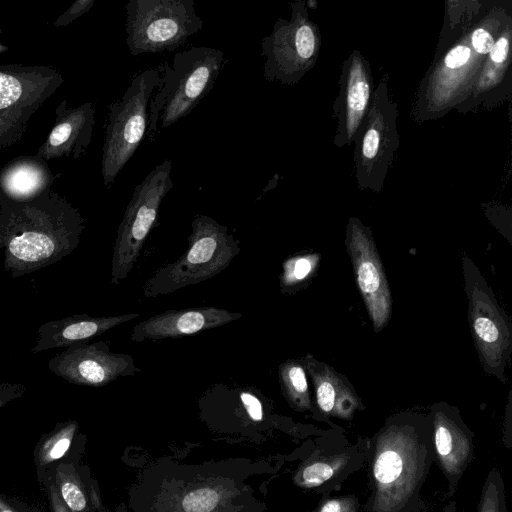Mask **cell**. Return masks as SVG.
<instances>
[{
	"label": "cell",
	"mask_w": 512,
	"mask_h": 512,
	"mask_svg": "<svg viewBox=\"0 0 512 512\" xmlns=\"http://www.w3.org/2000/svg\"><path fill=\"white\" fill-rule=\"evenodd\" d=\"M366 512H423L421 489L434 463L430 415L389 416L370 439Z\"/></svg>",
	"instance_id": "6da1fadb"
},
{
	"label": "cell",
	"mask_w": 512,
	"mask_h": 512,
	"mask_svg": "<svg viewBox=\"0 0 512 512\" xmlns=\"http://www.w3.org/2000/svg\"><path fill=\"white\" fill-rule=\"evenodd\" d=\"M84 221L59 203L5 205L0 209V253L12 278L59 262L79 245Z\"/></svg>",
	"instance_id": "7a4b0ae2"
},
{
	"label": "cell",
	"mask_w": 512,
	"mask_h": 512,
	"mask_svg": "<svg viewBox=\"0 0 512 512\" xmlns=\"http://www.w3.org/2000/svg\"><path fill=\"white\" fill-rule=\"evenodd\" d=\"M224 65V54L212 47H191L161 65V77L149 103L148 137L187 116L212 90Z\"/></svg>",
	"instance_id": "3957f363"
},
{
	"label": "cell",
	"mask_w": 512,
	"mask_h": 512,
	"mask_svg": "<svg viewBox=\"0 0 512 512\" xmlns=\"http://www.w3.org/2000/svg\"><path fill=\"white\" fill-rule=\"evenodd\" d=\"M188 248L172 263L158 268L146 281V298L173 293L219 274L239 254V241L227 226L210 216L198 214L191 224Z\"/></svg>",
	"instance_id": "277c9868"
},
{
	"label": "cell",
	"mask_w": 512,
	"mask_h": 512,
	"mask_svg": "<svg viewBox=\"0 0 512 512\" xmlns=\"http://www.w3.org/2000/svg\"><path fill=\"white\" fill-rule=\"evenodd\" d=\"M471 335L485 373L507 382L506 367L512 353V326L475 263L462 257Z\"/></svg>",
	"instance_id": "5b68a950"
},
{
	"label": "cell",
	"mask_w": 512,
	"mask_h": 512,
	"mask_svg": "<svg viewBox=\"0 0 512 512\" xmlns=\"http://www.w3.org/2000/svg\"><path fill=\"white\" fill-rule=\"evenodd\" d=\"M388 79V74L383 75L374 88L370 108L352 142L358 187L376 193L381 191L400 146L399 112L389 95Z\"/></svg>",
	"instance_id": "8992f818"
},
{
	"label": "cell",
	"mask_w": 512,
	"mask_h": 512,
	"mask_svg": "<svg viewBox=\"0 0 512 512\" xmlns=\"http://www.w3.org/2000/svg\"><path fill=\"white\" fill-rule=\"evenodd\" d=\"M125 7L132 56L173 51L204 25L193 0H129Z\"/></svg>",
	"instance_id": "52a82bcc"
},
{
	"label": "cell",
	"mask_w": 512,
	"mask_h": 512,
	"mask_svg": "<svg viewBox=\"0 0 512 512\" xmlns=\"http://www.w3.org/2000/svg\"><path fill=\"white\" fill-rule=\"evenodd\" d=\"M160 77V66L138 73L123 96L109 107L102 160L106 185L114 181L147 135L149 103Z\"/></svg>",
	"instance_id": "ba28073f"
},
{
	"label": "cell",
	"mask_w": 512,
	"mask_h": 512,
	"mask_svg": "<svg viewBox=\"0 0 512 512\" xmlns=\"http://www.w3.org/2000/svg\"><path fill=\"white\" fill-rule=\"evenodd\" d=\"M171 171L172 161L166 159L135 187L114 243L111 284H119L134 268L142 247L157 222L161 203L173 187Z\"/></svg>",
	"instance_id": "9c48e42d"
},
{
	"label": "cell",
	"mask_w": 512,
	"mask_h": 512,
	"mask_svg": "<svg viewBox=\"0 0 512 512\" xmlns=\"http://www.w3.org/2000/svg\"><path fill=\"white\" fill-rule=\"evenodd\" d=\"M291 16L279 18L261 42L264 78L285 85L298 83L315 65L321 46L317 25L310 20L306 3L291 4Z\"/></svg>",
	"instance_id": "30bf717a"
},
{
	"label": "cell",
	"mask_w": 512,
	"mask_h": 512,
	"mask_svg": "<svg viewBox=\"0 0 512 512\" xmlns=\"http://www.w3.org/2000/svg\"><path fill=\"white\" fill-rule=\"evenodd\" d=\"M345 245L373 329L379 333L391 317V290L371 231L355 217L348 221Z\"/></svg>",
	"instance_id": "8fae6325"
},
{
	"label": "cell",
	"mask_w": 512,
	"mask_h": 512,
	"mask_svg": "<svg viewBox=\"0 0 512 512\" xmlns=\"http://www.w3.org/2000/svg\"><path fill=\"white\" fill-rule=\"evenodd\" d=\"M48 369L68 383L103 387L140 372L131 355L113 353L107 343H77L52 357Z\"/></svg>",
	"instance_id": "7c38bea8"
},
{
	"label": "cell",
	"mask_w": 512,
	"mask_h": 512,
	"mask_svg": "<svg viewBox=\"0 0 512 512\" xmlns=\"http://www.w3.org/2000/svg\"><path fill=\"white\" fill-rule=\"evenodd\" d=\"M434 463L448 483L452 497L467 467L474 459V434L463 421L457 407L445 402L431 406Z\"/></svg>",
	"instance_id": "4fadbf2b"
},
{
	"label": "cell",
	"mask_w": 512,
	"mask_h": 512,
	"mask_svg": "<svg viewBox=\"0 0 512 512\" xmlns=\"http://www.w3.org/2000/svg\"><path fill=\"white\" fill-rule=\"evenodd\" d=\"M338 94L333 104L337 120L334 145H350L364 120L373 95V78L369 62L354 50L341 67Z\"/></svg>",
	"instance_id": "5bb4252c"
},
{
	"label": "cell",
	"mask_w": 512,
	"mask_h": 512,
	"mask_svg": "<svg viewBox=\"0 0 512 512\" xmlns=\"http://www.w3.org/2000/svg\"><path fill=\"white\" fill-rule=\"evenodd\" d=\"M242 317L241 313L218 307L168 310L135 325L130 333L134 342L163 340L197 334Z\"/></svg>",
	"instance_id": "9a60e30c"
},
{
	"label": "cell",
	"mask_w": 512,
	"mask_h": 512,
	"mask_svg": "<svg viewBox=\"0 0 512 512\" xmlns=\"http://www.w3.org/2000/svg\"><path fill=\"white\" fill-rule=\"evenodd\" d=\"M370 439L349 446L326 448L303 464L296 476L300 487L325 493L339 489L346 478L367 461Z\"/></svg>",
	"instance_id": "2e32d148"
},
{
	"label": "cell",
	"mask_w": 512,
	"mask_h": 512,
	"mask_svg": "<svg viewBox=\"0 0 512 512\" xmlns=\"http://www.w3.org/2000/svg\"><path fill=\"white\" fill-rule=\"evenodd\" d=\"M302 361L312 380L320 417L351 420L357 410L364 409L360 397L344 375L311 354H306Z\"/></svg>",
	"instance_id": "e0dca14e"
},
{
	"label": "cell",
	"mask_w": 512,
	"mask_h": 512,
	"mask_svg": "<svg viewBox=\"0 0 512 512\" xmlns=\"http://www.w3.org/2000/svg\"><path fill=\"white\" fill-rule=\"evenodd\" d=\"M139 317L138 313L114 316H91L76 314L41 324L32 353L56 348H67L85 343L108 330Z\"/></svg>",
	"instance_id": "ac0fdd59"
},
{
	"label": "cell",
	"mask_w": 512,
	"mask_h": 512,
	"mask_svg": "<svg viewBox=\"0 0 512 512\" xmlns=\"http://www.w3.org/2000/svg\"><path fill=\"white\" fill-rule=\"evenodd\" d=\"M279 380L290 405L298 411L312 410L307 373L301 360L290 359L280 364Z\"/></svg>",
	"instance_id": "d6986e66"
},
{
	"label": "cell",
	"mask_w": 512,
	"mask_h": 512,
	"mask_svg": "<svg viewBox=\"0 0 512 512\" xmlns=\"http://www.w3.org/2000/svg\"><path fill=\"white\" fill-rule=\"evenodd\" d=\"M78 424L74 420L59 423L39 443L35 461L38 466H46L58 460L69 449Z\"/></svg>",
	"instance_id": "ffe728a7"
},
{
	"label": "cell",
	"mask_w": 512,
	"mask_h": 512,
	"mask_svg": "<svg viewBox=\"0 0 512 512\" xmlns=\"http://www.w3.org/2000/svg\"><path fill=\"white\" fill-rule=\"evenodd\" d=\"M320 262L318 253H302L286 259L280 275L283 293L301 288L314 274Z\"/></svg>",
	"instance_id": "44dd1931"
},
{
	"label": "cell",
	"mask_w": 512,
	"mask_h": 512,
	"mask_svg": "<svg viewBox=\"0 0 512 512\" xmlns=\"http://www.w3.org/2000/svg\"><path fill=\"white\" fill-rule=\"evenodd\" d=\"M56 487L69 512H86L87 499L80 481L68 464H61L56 470Z\"/></svg>",
	"instance_id": "7402d4cb"
},
{
	"label": "cell",
	"mask_w": 512,
	"mask_h": 512,
	"mask_svg": "<svg viewBox=\"0 0 512 512\" xmlns=\"http://www.w3.org/2000/svg\"><path fill=\"white\" fill-rule=\"evenodd\" d=\"M477 512H507L504 480L497 468H492L486 477Z\"/></svg>",
	"instance_id": "603a6c76"
},
{
	"label": "cell",
	"mask_w": 512,
	"mask_h": 512,
	"mask_svg": "<svg viewBox=\"0 0 512 512\" xmlns=\"http://www.w3.org/2000/svg\"><path fill=\"white\" fill-rule=\"evenodd\" d=\"M41 183V174L31 166H21L12 170L6 179L10 192L17 195H28L37 190Z\"/></svg>",
	"instance_id": "cb8c5ba5"
},
{
	"label": "cell",
	"mask_w": 512,
	"mask_h": 512,
	"mask_svg": "<svg viewBox=\"0 0 512 512\" xmlns=\"http://www.w3.org/2000/svg\"><path fill=\"white\" fill-rule=\"evenodd\" d=\"M219 500L220 496L214 489L200 488L187 493L181 504L184 512H211Z\"/></svg>",
	"instance_id": "d4e9b609"
},
{
	"label": "cell",
	"mask_w": 512,
	"mask_h": 512,
	"mask_svg": "<svg viewBox=\"0 0 512 512\" xmlns=\"http://www.w3.org/2000/svg\"><path fill=\"white\" fill-rule=\"evenodd\" d=\"M22 95L19 80L11 75L0 73V110L16 104Z\"/></svg>",
	"instance_id": "484cf974"
},
{
	"label": "cell",
	"mask_w": 512,
	"mask_h": 512,
	"mask_svg": "<svg viewBox=\"0 0 512 512\" xmlns=\"http://www.w3.org/2000/svg\"><path fill=\"white\" fill-rule=\"evenodd\" d=\"M316 512H360V502L355 495L324 498Z\"/></svg>",
	"instance_id": "4316f807"
},
{
	"label": "cell",
	"mask_w": 512,
	"mask_h": 512,
	"mask_svg": "<svg viewBox=\"0 0 512 512\" xmlns=\"http://www.w3.org/2000/svg\"><path fill=\"white\" fill-rule=\"evenodd\" d=\"M472 50L467 44H458L451 48L444 57V64L449 69L463 67L470 60Z\"/></svg>",
	"instance_id": "83f0119b"
},
{
	"label": "cell",
	"mask_w": 512,
	"mask_h": 512,
	"mask_svg": "<svg viewBox=\"0 0 512 512\" xmlns=\"http://www.w3.org/2000/svg\"><path fill=\"white\" fill-rule=\"evenodd\" d=\"M494 42L495 39L491 33L482 27L476 28L471 34L470 43L473 50L478 54H488L493 47Z\"/></svg>",
	"instance_id": "f1b7e54d"
},
{
	"label": "cell",
	"mask_w": 512,
	"mask_h": 512,
	"mask_svg": "<svg viewBox=\"0 0 512 512\" xmlns=\"http://www.w3.org/2000/svg\"><path fill=\"white\" fill-rule=\"evenodd\" d=\"M510 36L509 34L501 35L495 42L490 52L489 58L495 64H503L509 56Z\"/></svg>",
	"instance_id": "f546056e"
},
{
	"label": "cell",
	"mask_w": 512,
	"mask_h": 512,
	"mask_svg": "<svg viewBox=\"0 0 512 512\" xmlns=\"http://www.w3.org/2000/svg\"><path fill=\"white\" fill-rule=\"evenodd\" d=\"M240 398L250 419L253 421L262 420L263 409L260 400L249 392H242Z\"/></svg>",
	"instance_id": "4dcf8cb0"
},
{
	"label": "cell",
	"mask_w": 512,
	"mask_h": 512,
	"mask_svg": "<svg viewBox=\"0 0 512 512\" xmlns=\"http://www.w3.org/2000/svg\"><path fill=\"white\" fill-rule=\"evenodd\" d=\"M26 392V387L19 383H0V408L9 402L20 398Z\"/></svg>",
	"instance_id": "1f68e13d"
},
{
	"label": "cell",
	"mask_w": 512,
	"mask_h": 512,
	"mask_svg": "<svg viewBox=\"0 0 512 512\" xmlns=\"http://www.w3.org/2000/svg\"><path fill=\"white\" fill-rule=\"evenodd\" d=\"M48 496L52 512H69L58 493L56 485L50 484L48 486Z\"/></svg>",
	"instance_id": "d6a6232c"
},
{
	"label": "cell",
	"mask_w": 512,
	"mask_h": 512,
	"mask_svg": "<svg viewBox=\"0 0 512 512\" xmlns=\"http://www.w3.org/2000/svg\"><path fill=\"white\" fill-rule=\"evenodd\" d=\"M508 405L506 409V417H505V430H504V442L506 446L510 449L511 447V401H510V393L508 398Z\"/></svg>",
	"instance_id": "836d02e7"
},
{
	"label": "cell",
	"mask_w": 512,
	"mask_h": 512,
	"mask_svg": "<svg viewBox=\"0 0 512 512\" xmlns=\"http://www.w3.org/2000/svg\"><path fill=\"white\" fill-rule=\"evenodd\" d=\"M0 512H19L7 499L0 494Z\"/></svg>",
	"instance_id": "e575fe53"
},
{
	"label": "cell",
	"mask_w": 512,
	"mask_h": 512,
	"mask_svg": "<svg viewBox=\"0 0 512 512\" xmlns=\"http://www.w3.org/2000/svg\"><path fill=\"white\" fill-rule=\"evenodd\" d=\"M456 502L455 501H450L448 502V504H446V506L443 508V511L442 512H456Z\"/></svg>",
	"instance_id": "d590c367"
}]
</instances>
